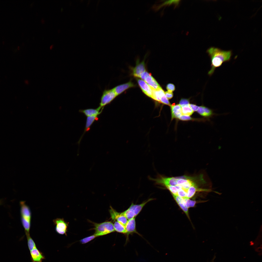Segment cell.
Masks as SVG:
<instances>
[{
	"label": "cell",
	"mask_w": 262,
	"mask_h": 262,
	"mask_svg": "<svg viewBox=\"0 0 262 262\" xmlns=\"http://www.w3.org/2000/svg\"><path fill=\"white\" fill-rule=\"evenodd\" d=\"M207 52L211 61V68L208 73L210 76L213 74L216 68L221 66L223 63L229 61L232 55L231 51L223 50L214 47L208 49Z\"/></svg>",
	"instance_id": "6da1fadb"
},
{
	"label": "cell",
	"mask_w": 262,
	"mask_h": 262,
	"mask_svg": "<svg viewBox=\"0 0 262 262\" xmlns=\"http://www.w3.org/2000/svg\"><path fill=\"white\" fill-rule=\"evenodd\" d=\"M19 204L21 220L22 224L24 229L25 234H30L32 219L31 209L26 204L25 201H20Z\"/></svg>",
	"instance_id": "7a4b0ae2"
},
{
	"label": "cell",
	"mask_w": 262,
	"mask_h": 262,
	"mask_svg": "<svg viewBox=\"0 0 262 262\" xmlns=\"http://www.w3.org/2000/svg\"><path fill=\"white\" fill-rule=\"evenodd\" d=\"M154 199L153 198L149 199L139 204H135L132 203L127 209L122 212L128 220L133 218H136L146 204Z\"/></svg>",
	"instance_id": "3957f363"
},
{
	"label": "cell",
	"mask_w": 262,
	"mask_h": 262,
	"mask_svg": "<svg viewBox=\"0 0 262 262\" xmlns=\"http://www.w3.org/2000/svg\"><path fill=\"white\" fill-rule=\"evenodd\" d=\"M94 234L96 237L106 235L115 231L114 224L110 221L95 223Z\"/></svg>",
	"instance_id": "277c9868"
},
{
	"label": "cell",
	"mask_w": 262,
	"mask_h": 262,
	"mask_svg": "<svg viewBox=\"0 0 262 262\" xmlns=\"http://www.w3.org/2000/svg\"><path fill=\"white\" fill-rule=\"evenodd\" d=\"M117 96L113 89H105L100 98L99 106L104 107L110 104Z\"/></svg>",
	"instance_id": "5b68a950"
},
{
	"label": "cell",
	"mask_w": 262,
	"mask_h": 262,
	"mask_svg": "<svg viewBox=\"0 0 262 262\" xmlns=\"http://www.w3.org/2000/svg\"><path fill=\"white\" fill-rule=\"evenodd\" d=\"M55 226V230L58 234L67 235L68 223L65 221L63 218H57L53 220Z\"/></svg>",
	"instance_id": "8992f818"
},
{
	"label": "cell",
	"mask_w": 262,
	"mask_h": 262,
	"mask_svg": "<svg viewBox=\"0 0 262 262\" xmlns=\"http://www.w3.org/2000/svg\"><path fill=\"white\" fill-rule=\"evenodd\" d=\"M109 211L112 220L116 221L125 226L128 220L123 212H118L111 207Z\"/></svg>",
	"instance_id": "52a82bcc"
},
{
	"label": "cell",
	"mask_w": 262,
	"mask_h": 262,
	"mask_svg": "<svg viewBox=\"0 0 262 262\" xmlns=\"http://www.w3.org/2000/svg\"><path fill=\"white\" fill-rule=\"evenodd\" d=\"M135 218H133L128 220L125 227L126 231V242L128 239V236L130 234L135 233L141 236L137 231L136 228Z\"/></svg>",
	"instance_id": "ba28073f"
},
{
	"label": "cell",
	"mask_w": 262,
	"mask_h": 262,
	"mask_svg": "<svg viewBox=\"0 0 262 262\" xmlns=\"http://www.w3.org/2000/svg\"><path fill=\"white\" fill-rule=\"evenodd\" d=\"M104 107L99 106L95 109L88 108L84 109H80L79 112L83 113L87 117L94 116H98L102 112Z\"/></svg>",
	"instance_id": "9c48e42d"
},
{
	"label": "cell",
	"mask_w": 262,
	"mask_h": 262,
	"mask_svg": "<svg viewBox=\"0 0 262 262\" xmlns=\"http://www.w3.org/2000/svg\"><path fill=\"white\" fill-rule=\"evenodd\" d=\"M172 195L179 206L190 219L188 213V208L187 207L184 198L177 195Z\"/></svg>",
	"instance_id": "30bf717a"
},
{
	"label": "cell",
	"mask_w": 262,
	"mask_h": 262,
	"mask_svg": "<svg viewBox=\"0 0 262 262\" xmlns=\"http://www.w3.org/2000/svg\"><path fill=\"white\" fill-rule=\"evenodd\" d=\"M197 112L200 115L205 117H212L213 116L218 115L219 114L214 113L213 110L204 106H199Z\"/></svg>",
	"instance_id": "8fae6325"
},
{
	"label": "cell",
	"mask_w": 262,
	"mask_h": 262,
	"mask_svg": "<svg viewBox=\"0 0 262 262\" xmlns=\"http://www.w3.org/2000/svg\"><path fill=\"white\" fill-rule=\"evenodd\" d=\"M30 253L32 262H42L45 259L42 253L37 248L30 251Z\"/></svg>",
	"instance_id": "7c38bea8"
},
{
	"label": "cell",
	"mask_w": 262,
	"mask_h": 262,
	"mask_svg": "<svg viewBox=\"0 0 262 262\" xmlns=\"http://www.w3.org/2000/svg\"><path fill=\"white\" fill-rule=\"evenodd\" d=\"M138 84L143 92L149 97H151L152 88L143 80L138 79Z\"/></svg>",
	"instance_id": "4fadbf2b"
},
{
	"label": "cell",
	"mask_w": 262,
	"mask_h": 262,
	"mask_svg": "<svg viewBox=\"0 0 262 262\" xmlns=\"http://www.w3.org/2000/svg\"><path fill=\"white\" fill-rule=\"evenodd\" d=\"M145 71L144 61L139 62L138 61L136 66L133 70V74L135 77H140L141 74Z\"/></svg>",
	"instance_id": "5bb4252c"
},
{
	"label": "cell",
	"mask_w": 262,
	"mask_h": 262,
	"mask_svg": "<svg viewBox=\"0 0 262 262\" xmlns=\"http://www.w3.org/2000/svg\"><path fill=\"white\" fill-rule=\"evenodd\" d=\"M171 119L178 118L182 115L181 107L179 104L171 105Z\"/></svg>",
	"instance_id": "9a60e30c"
},
{
	"label": "cell",
	"mask_w": 262,
	"mask_h": 262,
	"mask_svg": "<svg viewBox=\"0 0 262 262\" xmlns=\"http://www.w3.org/2000/svg\"><path fill=\"white\" fill-rule=\"evenodd\" d=\"M98 116H94L87 117L84 132L78 142V144H79L80 143L81 139L85 133L86 132L90 130V127L93 123L95 121L98 120Z\"/></svg>",
	"instance_id": "2e32d148"
},
{
	"label": "cell",
	"mask_w": 262,
	"mask_h": 262,
	"mask_svg": "<svg viewBox=\"0 0 262 262\" xmlns=\"http://www.w3.org/2000/svg\"><path fill=\"white\" fill-rule=\"evenodd\" d=\"M134 85L131 82H130L127 83L117 86L113 89L117 96L126 90L133 87Z\"/></svg>",
	"instance_id": "e0dca14e"
},
{
	"label": "cell",
	"mask_w": 262,
	"mask_h": 262,
	"mask_svg": "<svg viewBox=\"0 0 262 262\" xmlns=\"http://www.w3.org/2000/svg\"><path fill=\"white\" fill-rule=\"evenodd\" d=\"M144 81L152 88L154 90H157L161 87L156 80L151 76L150 74L146 78Z\"/></svg>",
	"instance_id": "ac0fdd59"
},
{
	"label": "cell",
	"mask_w": 262,
	"mask_h": 262,
	"mask_svg": "<svg viewBox=\"0 0 262 262\" xmlns=\"http://www.w3.org/2000/svg\"><path fill=\"white\" fill-rule=\"evenodd\" d=\"M164 94V92L161 87L157 90L152 89V93L151 98L156 101L160 102L161 97Z\"/></svg>",
	"instance_id": "d6986e66"
},
{
	"label": "cell",
	"mask_w": 262,
	"mask_h": 262,
	"mask_svg": "<svg viewBox=\"0 0 262 262\" xmlns=\"http://www.w3.org/2000/svg\"><path fill=\"white\" fill-rule=\"evenodd\" d=\"M113 224L115 231L119 233L126 234V231L125 226L116 221Z\"/></svg>",
	"instance_id": "ffe728a7"
},
{
	"label": "cell",
	"mask_w": 262,
	"mask_h": 262,
	"mask_svg": "<svg viewBox=\"0 0 262 262\" xmlns=\"http://www.w3.org/2000/svg\"><path fill=\"white\" fill-rule=\"evenodd\" d=\"M189 104L181 106L182 115L190 116L193 113L194 111L190 106Z\"/></svg>",
	"instance_id": "44dd1931"
},
{
	"label": "cell",
	"mask_w": 262,
	"mask_h": 262,
	"mask_svg": "<svg viewBox=\"0 0 262 262\" xmlns=\"http://www.w3.org/2000/svg\"><path fill=\"white\" fill-rule=\"evenodd\" d=\"M26 237L28 248L30 251L36 248L35 243L31 237L30 234H25Z\"/></svg>",
	"instance_id": "7402d4cb"
},
{
	"label": "cell",
	"mask_w": 262,
	"mask_h": 262,
	"mask_svg": "<svg viewBox=\"0 0 262 262\" xmlns=\"http://www.w3.org/2000/svg\"><path fill=\"white\" fill-rule=\"evenodd\" d=\"M184 199L188 208L194 207L196 204V202L195 200H191L190 199L188 198H185Z\"/></svg>",
	"instance_id": "603a6c76"
},
{
	"label": "cell",
	"mask_w": 262,
	"mask_h": 262,
	"mask_svg": "<svg viewBox=\"0 0 262 262\" xmlns=\"http://www.w3.org/2000/svg\"><path fill=\"white\" fill-rule=\"evenodd\" d=\"M97 237L94 234L90 236L85 237L80 240V242L82 244H84L90 241Z\"/></svg>",
	"instance_id": "cb8c5ba5"
},
{
	"label": "cell",
	"mask_w": 262,
	"mask_h": 262,
	"mask_svg": "<svg viewBox=\"0 0 262 262\" xmlns=\"http://www.w3.org/2000/svg\"><path fill=\"white\" fill-rule=\"evenodd\" d=\"M160 102L166 105L170 106L171 105L168 99L165 95V94L161 96L160 99Z\"/></svg>",
	"instance_id": "d4e9b609"
},
{
	"label": "cell",
	"mask_w": 262,
	"mask_h": 262,
	"mask_svg": "<svg viewBox=\"0 0 262 262\" xmlns=\"http://www.w3.org/2000/svg\"><path fill=\"white\" fill-rule=\"evenodd\" d=\"M189 104V100L188 99H187L182 98L179 102V104L181 106Z\"/></svg>",
	"instance_id": "484cf974"
},
{
	"label": "cell",
	"mask_w": 262,
	"mask_h": 262,
	"mask_svg": "<svg viewBox=\"0 0 262 262\" xmlns=\"http://www.w3.org/2000/svg\"><path fill=\"white\" fill-rule=\"evenodd\" d=\"M166 89L168 91L172 92L175 90V86L173 84L169 83L167 84Z\"/></svg>",
	"instance_id": "4316f807"
},
{
	"label": "cell",
	"mask_w": 262,
	"mask_h": 262,
	"mask_svg": "<svg viewBox=\"0 0 262 262\" xmlns=\"http://www.w3.org/2000/svg\"><path fill=\"white\" fill-rule=\"evenodd\" d=\"M180 120L182 121H188L192 120L193 119L191 117L189 116L182 115L178 118Z\"/></svg>",
	"instance_id": "83f0119b"
},
{
	"label": "cell",
	"mask_w": 262,
	"mask_h": 262,
	"mask_svg": "<svg viewBox=\"0 0 262 262\" xmlns=\"http://www.w3.org/2000/svg\"><path fill=\"white\" fill-rule=\"evenodd\" d=\"M164 94L168 99H171L173 96V93L172 92L167 91L164 92Z\"/></svg>",
	"instance_id": "f1b7e54d"
},
{
	"label": "cell",
	"mask_w": 262,
	"mask_h": 262,
	"mask_svg": "<svg viewBox=\"0 0 262 262\" xmlns=\"http://www.w3.org/2000/svg\"><path fill=\"white\" fill-rule=\"evenodd\" d=\"M149 74V73L145 71L141 74L140 77L142 79V80L144 81Z\"/></svg>",
	"instance_id": "f546056e"
},
{
	"label": "cell",
	"mask_w": 262,
	"mask_h": 262,
	"mask_svg": "<svg viewBox=\"0 0 262 262\" xmlns=\"http://www.w3.org/2000/svg\"><path fill=\"white\" fill-rule=\"evenodd\" d=\"M189 106L193 111H197L199 106L193 104H189Z\"/></svg>",
	"instance_id": "4dcf8cb0"
},
{
	"label": "cell",
	"mask_w": 262,
	"mask_h": 262,
	"mask_svg": "<svg viewBox=\"0 0 262 262\" xmlns=\"http://www.w3.org/2000/svg\"><path fill=\"white\" fill-rule=\"evenodd\" d=\"M3 202V200L2 199L0 200V205H1L2 203Z\"/></svg>",
	"instance_id": "1f68e13d"
}]
</instances>
